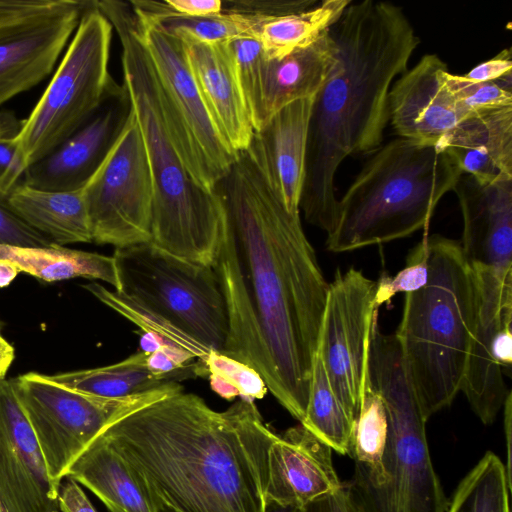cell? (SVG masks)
I'll list each match as a JSON object with an SVG mask.
<instances>
[{"label":"cell","mask_w":512,"mask_h":512,"mask_svg":"<svg viewBox=\"0 0 512 512\" xmlns=\"http://www.w3.org/2000/svg\"><path fill=\"white\" fill-rule=\"evenodd\" d=\"M214 191L224 212L213 264L229 323L222 354L253 368L301 423L329 283L252 144Z\"/></svg>","instance_id":"6da1fadb"},{"label":"cell","mask_w":512,"mask_h":512,"mask_svg":"<svg viewBox=\"0 0 512 512\" xmlns=\"http://www.w3.org/2000/svg\"><path fill=\"white\" fill-rule=\"evenodd\" d=\"M100 436L158 512H266L269 449L278 435L254 401L216 411L183 390L127 414Z\"/></svg>","instance_id":"7a4b0ae2"},{"label":"cell","mask_w":512,"mask_h":512,"mask_svg":"<svg viewBox=\"0 0 512 512\" xmlns=\"http://www.w3.org/2000/svg\"><path fill=\"white\" fill-rule=\"evenodd\" d=\"M328 33L335 63L314 98L299 205L327 234L337 218V170L347 157L382 145L390 88L420 43L403 9L386 1H352Z\"/></svg>","instance_id":"3957f363"},{"label":"cell","mask_w":512,"mask_h":512,"mask_svg":"<svg viewBox=\"0 0 512 512\" xmlns=\"http://www.w3.org/2000/svg\"><path fill=\"white\" fill-rule=\"evenodd\" d=\"M97 6L120 40L123 84L147 154L153 187L150 243L179 258L213 267L224 222L220 199L215 191L194 182L173 146L130 3L101 0Z\"/></svg>","instance_id":"277c9868"},{"label":"cell","mask_w":512,"mask_h":512,"mask_svg":"<svg viewBox=\"0 0 512 512\" xmlns=\"http://www.w3.org/2000/svg\"><path fill=\"white\" fill-rule=\"evenodd\" d=\"M428 281L405 294L394 333L422 412L449 406L461 391L478 293L459 241L428 234Z\"/></svg>","instance_id":"5b68a950"},{"label":"cell","mask_w":512,"mask_h":512,"mask_svg":"<svg viewBox=\"0 0 512 512\" xmlns=\"http://www.w3.org/2000/svg\"><path fill=\"white\" fill-rule=\"evenodd\" d=\"M462 170L434 145L396 138L377 148L338 200L332 252L401 239L424 229Z\"/></svg>","instance_id":"8992f818"},{"label":"cell","mask_w":512,"mask_h":512,"mask_svg":"<svg viewBox=\"0 0 512 512\" xmlns=\"http://www.w3.org/2000/svg\"><path fill=\"white\" fill-rule=\"evenodd\" d=\"M367 380L380 394L388 419L380 486L350 482L366 512H446L448 500L434 470L426 421L395 334H384L378 314L372 324Z\"/></svg>","instance_id":"52a82bcc"},{"label":"cell","mask_w":512,"mask_h":512,"mask_svg":"<svg viewBox=\"0 0 512 512\" xmlns=\"http://www.w3.org/2000/svg\"><path fill=\"white\" fill-rule=\"evenodd\" d=\"M117 292L223 353L229 332L219 278L212 266L169 254L151 243L116 248Z\"/></svg>","instance_id":"ba28073f"},{"label":"cell","mask_w":512,"mask_h":512,"mask_svg":"<svg viewBox=\"0 0 512 512\" xmlns=\"http://www.w3.org/2000/svg\"><path fill=\"white\" fill-rule=\"evenodd\" d=\"M112 30L96 1L85 0L64 57L25 119L18 153L23 172L83 123L115 83L108 70Z\"/></svg>","instance_id":"9c48e42d"},{"label":"cell","mask_w":512,"mask_h":512,"mask_svg":"<svg viewBox=\"0 0 512 512\" xmlns=\"http://www.w3.org/2000/svg\"><path fill=\"white\" fill-rule=\"evenodd\" d=\"M133 10L153 68L159 105L173 146L194 182L213 192L237 153L213 121L189 67L182 41L154 20Z\"/></svg>","instance_id":"30bf717a"},{"label":"cell","mask_w":512,"mask_h":512,"mask_svg":"<svg viewBox=\"0 0 512 512\" xmlns=\"http://www.w3.org/2000/svg\"><path fill=\"white\" fill-rule=\"evenodd\" d=\"M11 383L35 435L48 476L57 486L112 423L183 390L178 382L170 381L152 391L108 399L70 390L35 372L11 379Z\"/></svg>","instance_id":"8fae6325"},{"label":"cell","mask_w":512,"mask_h":512,"mask_svg":"<svg viewBox=\"0 0 512 512\" xmlns=\"http://www.w3.org/2000/svg\"><path fill=\"white\" fill-rule=\"evenodd\" d=\"M83 193L93 242L116 248L150 243L153 187L132 108L113 148Z\"/></svg>","instance_id":"7c38bea8"},{"label":"cell","mask_w":512,"mask_h":512,"mask_svg":"<svg viewBox=\"0 0 512 512\" xmlns=\"http://www.w3.org/2000/svg\"><path fill=\"white\" fill-rule=\"evenodd\" d=\"M376 281L361 270H338L329 283L317 355L332 390L355 422L363 400L374 317Z\"/></svg>","instance_id":"4fadbf2b"},{"label":"cell","mask_w":512,"mask_h":512,"mask_svg":"<svg viewBox=\"0 0 512 512\" xmlns=\"http://www.w3.org/2000/svg\"><path fill=\"white\" fill-rule=\"evenodd\" d=\"M478 307L461 391L482 423H493L510 390L504 370L512 363V276L471 268Z\"/></svg>","instance_id":"5bb4252c"},{"label":"cell","mask_w":512,"mask_h":512,"mask_svg":"<svg viewBox=\"0 0 512 512\" xmlns=\"http://www.w3.org/2000/svg\"><path fill=\"white\" fill-rule=\"evenodd\" d=\"M130 110L125 85L115 82L98 108L51 151L30 164L20 182L44 191L83 190L113 148Z\"/></svg>","instance_id":"9a60e30c"},{"label":"cell","mask_w":512,"mask_h":512,"mask_svg":"<svg viewBox=\"0 0 512 512\" xmlns=\"http://www.w3.org/2000/svg\"><path fill=\"white\" fill-rule=\"evenodd\" d=\"M84 2L60 0L47 11L0 27V107L52 72L78 26Z\"/></svg>","instance_id":"2e32d148"},{"label":"cell","mask_w":512,"mask_h":512,"mask_svg":"<svg viewBox=\"0 0 512 512\" xmlns=\"http://www.w3.org/2000/svg\"><path fill=\"white\" fill-rule=\"evenodd\" d=\"M33 430L11 380L0 381V501L8 512H59Z\"/></svg>","instance_id":"e0dca14e"},{"label":"cell","mask_w":512,"mask_h":512,"mask_svg":"<svg viewBox=\"0 0 512 512\" xmlns=\"http://www.w3.org/2000/svg\"><path fill=\"white\" fill-rule=\"evenodd\" d=\"M453 192L463 220L460 245L469 266L512 274V179L486 183L462 173Z\"/></svg>","instance_id":"ac0fdd59"},{"label":"cell","mask_w":512,"mask_h":512,"mask_svg":"<svg viewBox=\"0 0 512 512\" xmlns=\"http://www.w3.org/2000/svg\"><path fill=\"white\" fill-rule=\"evenodd\" d=\"M447 64L436 54H425L392 84L388 116L400 138L436 145L463 120L444 88Z\"/></svg>","instance_id":"d6986e66"},{"label":"cell","mask_w":512,"mask_h":512,"mask_svg":"<svg viewBox=\"0 0 512 512\" xmlns=\"http://www.w3.org/2000/svg\"><path fill=\"white\" fill-rule=\"evenodd\" d=\"M332 448L302 424L277 436L269 449L267 501L303 508L341 487Z\"/></svg>","instance_id":"ffe728a7"},{"label":"cell","mask_w":512,"mask_h":512,"mask_svg":"<svg viewBox=\"0 0 512 512\" xmlns=\"http://www.w3.org/2000/svg\"><path fill=\"white\" fill-rule=\"evenodd\" d=\"M193 77L220 133L236 153L254 135L228 42L201 43L180 39Z\"/></svg>","instance_id":"44dd1931"},{"label":"cell","mask_w":512,"mask_h":512,"mask_svg":"<svg viewBox=\"0 0 512 512\" xmlns=\"http://www.w3.org/2000/svg\"><path fill=\"white\" fill-rule=\"evenodd\" d=\"M314 98L300 99L283 107L254 132L251 140L273 188L292 213H300Z\"/></svg>","instance_id":"7402d4cb"},{"label":"cell","mask_w":512,"mask_h":512,"mask_svg":"<svg viewBox=\"0 0 512 512\" xmlns=\"http://www.w3.org/2000/svg\"><path fill=\"white\" fill-rule=\"evenodd\" d=\"M435 146L478 181L512 179V107L462 120Z\"/></svg>","instance_id":"603a6c76"},{"label":"cell","mask_w":512,"mask_h":512,"mask_svg":"<svg viewBox=\"0 0 512 512\" xmlns=\"http://www.w3.org/2000/svg\"><path fill=\"white\" fill-rule=\"evenodd\" d=\"M335 63V46L328 30L309 46L262 66L263 126L280 109L315 97L326 84Z\"/></svg>","instance_id":"cb8c5ba5"},{"label":"cell","mask_w":512,"mask_h":512,"mask_svg":"<svg viewBox=\"0 0 512 512\" xmlns=\"http://www.w3.org/2000/svg\"><path fill=\"white\" fill-rule=\"evenodd\" d=\"M12 212L54 244L92 242L83 190L44 191L20 181L7 195Z\"/></svg>","instance_id":"d4e9b609"},{"label":"cell","mask_w":512,"mask_h":512,"mask_svg":"<svg viewBox=\"0 0 512 512\" xmlns=\"http://www.w3.org/2000/svg\"><path fill=\"white\" fill-rule=\"evenodd\" d=\"M67 477L93 492L110 512H158L126 462L99 435Z\"/></svg>","instance_id":"484cf974"},{"label":"cell","mask_w":512,"mask_h":512,"mask_svg":"<svg viewBox=\"0 0 512 512\" xmlns=\"http://www.w3.org/2000/svg\"><path fill=\"white\" fill-rule=\"evenodd\" d=\"M0 259L14 263L20 270L45 282L83 277L106 282L119 289L113 256L75 250L64 246L23 247L0 244Z\"/></svg>","instance_id":"4316f807"},{"label":"cell","mask_w":512,"mask_h":512,"mask_svg":"<svg viewBox=\"0 0 512 512\" xmlns=\"http://www.w3.org/2000/svg\"><path fill=\"white\" fill-rule=\"evenodd\" d=\"M46 377L70 390L108 399L141 394L175 381L152 373L147 366V353L143 351L111 365Z\"/></svg>","instance_id":"83f0119b"},{"label":"cell","mask_w":512,"mask_h":512,"mask_svg":"<svg viewBox=\"0 0 512 512\" xmlns=\"http://www.w3.org/2000/svg\"><path fill=\"white\" fill-rule=\"evenodd\" d=\"M351 0H323L307 10L264 19L255 38L266 59H280L309 46L342 15Z\"/></svg>","instance_id":"f1b7e54d"},{"label":"cell","mask_w":512,"mask_h":512,"mask_svg":"<svg viewBox=\"0 0 512 512\" xmlns=\"http://www.w3.org/2000/svg\"><path fill=\"white\" fill-rule=\"evenodd\" d=\"M131 6L157 22L179 39L201 43L228 42L240 37H254L265 17L233 12H221L207 17H185L171 11L164 1H131Z\"/></svg>","instance_id":"f546056e"},{"label":"cell","mask_w":512,"mask_h":512,"mask_svg":"<svg viewBox=\"0 0 512 512\" xmlns=\"http://www.w3.org/2000/svg\"><path fill=\"white\" fill-rule=\"evenodd\" d=\"M388 419L380 394L366 380L360 411L354 422L349 454L355 461L351 482L380 486L386 481L383 457Z\"/></svg>","instance_id":"4dcf8cb0"},{"label":"cell","mask_w":512,"mask_h":512,"mask_svg":"<svg viewBox=\"0 0 512 512\" xmlns=\"http://www.w3.org/2000/svg\"><path fill=\"white\" fill-rule=\"evenodd\" d=\"M340 454H349L354 422L330 385L320 357L315 356L306 413L300 423Z\"/></svg>","instance_id":"1f68e13d"},{"label":"cell","mask_w":512,"mask_h":512,"mask_svg":"<svg viewBox=\"0 0 512 512\" xmlns=\"http://www.w3.org/2000/svg\"><path fill=\"white\" fill-rule=\"evenodd\" d=\"M510 491L505 465L488 451L461 480L446 512H510Z\"/></svg>","instance_id":"d6a6232c"},{"label":"cell","mask_w":512,"mask_h":512,"mask_svg":"<svg viewBox=\"0 0 512 512\" xmlns=\"http://www.w3.org/2000/svg\"><path fill=\"white\" fill-rule=\"evenodd\" d=\"M82 287L100 302L136 324L144 333L152 334L159 338L164 344L179 348L191 354L202 363L204 368L205 360L212 350L165 318L150 311L125 295L115 290H109L99 283L92 282Z\"/></svg>","instance_id":"836d02e7"},{"label":"cell","mask_w":512,"mask_h":512,"mask_svg":"<svg viewBox=\"0 0 512 512\" xmlns=\"http://www.w3.org/2000/svg\"><path fill=\"white\" fill-rule=\"evenodd\" d=\"M442 82L463 120L512 107V74L496 81L471 82L446 70L442 74Z\"/></svg>","instance_id":"e575fe53"},{"label":"cell","mask_w":512,"mask_h":512,"mask_svg":"<svg viewBox=\"0 0 512 512\" xmlns=\"http://www.w3.org/2000/svg\"><path fill=\"white\" fill-rule=\"evenodd\" d=\"M211 388L221 397L254 401L265 396L268 389L261 376L250 366L212 350L204 363Z\"/></svg>","instance_id":"d590c367"},{"label":"cell","mask_w":512,"mask_h":512,"mask_svg":"<svg viewBox=\"0 0 512 512\" xmlns=\"http://www.w3.org/2000/svg\"><path fill=\"white\" fill-rule=\"evenodd\" d=\"M239 85L254 131L263 127L262 66L265 60L261 43L254 37L229 41Z\"/></svg>","instance_id":"8d00e7d4"},{"label":"cell","mask_w":512,"mask_h":512,"mask_svg":"<svg viewBox=\"0 0 512 512\" xmlns=\"http://www.w3.org/2000/svg\"><path fill=\"white\" fill-rule=\"evenodd\" d=\"M428 233L408 254L406 265L394 276L382 274L376 281L375 304L389 303L398 293H411L424 287L428 281Z\"/></svg>","instance_id":"74e56055"},{"label":"cell","mask_w":512,"mask_h":512,"mask_svg":"<svg viewBox=\"0 0 512 512\" xmlns=\"http://www.w3.org/2000/svg\"><path fill=\"white\" fill-rule=\"evenodd\" d=\"M25 119L12 111H0V192L8 194L20 181L23 170L18 153Z\"/></svg>","instance_id":"f35d334b"},{"label":"cell","mask_w":512,"mask_h":512,"mask_svg":"<svg viewBox=\"0 0 512 512\" xmlns=\"http://www.w3.org/2000/svg\"><path fill=\"white\" fill-rule=\"evenodd\" d=\"M7 195L0 192V244L23 247L57 245L17 217L7 204Z\"/></svg>","instance_id":"ab89813d"},{"label":"cell","mask_w":512,"mask_h":512,"mask_svg":"<svg viewBox=\"0 0 512 512\" xmlns=\"http://www.w3.org/2000/svg\"><path fill=\"white\" fill-rule=\"evenodd\" d=\"M222 12L254 14L265 18L297 13L315 6L317 0H228Z\"/></svg>","instance_id":"60d3db41"},{"label":"cell","mask_w":512,"mask_h":512,"mask_svg":"<svg viewBox=\"0 0 512 512\" xmlns=\"http://www.w3.org/2000/svg\"><path fill=\"white\" fill-rule=\"evenodd\" d=\"M192 359L195 358L184 350L163 345L147 353V366L157 376L174 379V374L181 371Z\"/></svg>","instance_id":"b9f144b4"},{"label":"cell","mask_w":512,"mask_h":512,"mask_svg":"<svg viewBox=\"0 0 512 512\" xmlns=\"http://www.w3.org/2000/svg\"><path fill=\"white\" fill-rule=\"evenodd\" d=\"M302 512H366L347 484L318 498L302 508Z\"/></svg>","instance_id":"7bdbcfd3"},{"label":"cell","mask_w":512,"mask_h":512,"mask_svg":"<svg viewBox=\"0 0 512 512\" xmlns=\"http://www.w3.org/2000/svg\"><path fill=\"white\" fill-rule=\"evenodd\" d=\"M509 74H512V54L511 50L506 48L472 68L463 77L471 82H488L499 80Z\"/></svg>","instance_id":"ee69618b"},{"label":"cell","mask_w":512,"mask_h":512,"mask_svg":"<svg viewBox=\"0 0 512 512\" xmlns=\"http://www.w3.org/2000/svg\"><path fill=\"white\" fill-rule=\"evenodd\" d=\"M60 0H0V27L56 6Z\"/></svg>","instance_id":"f6af8a7d"},{"label":"cell","mask_w":512,"mask_h":512,"mask_svg":"<svg viewBox=\"0 0 512 512\" xmlns=\"http://www.w3.org/2000/svg\"><path fill=\"white\" fill-rule=\"evenodd\" d=\"M58 507L61 512H97L79 483L69 477L60 485Z\"/></svg>","instance_id":"bcb514c9"},{"label":"cell","mask_w":512,"mask_h":512,"mask_svg":"<svg viewBox=\"0 0 512 512\" xmlns=\"http://www.w3.org/2000/svg\"><path fill=\"white\" fill-rule=\"evenodd\" d=\"M164 3L171 11L185 17H207L223 10L222 0H166Z\"/></svg>","instance_id":"7dc6e473"},{"label":"cell","mask_w":512,"mask_h":512,"mask_svg":"<svg viewBox=\"0 0 512 512\" xmlns=\"http://www.w3.org/2000/svg\"><path fill=\"white\" fill-rule=\"evenodd\" d=\"M504 435H505V442H506V464L505 469L507 473V478L509 482L511 483V439H512V396L511 391L507 395L505 402H504Z\"/></svg>","instance_id":"c3c4849f"},{"label":"cell","mask_w":512,"mask_h":512,"mask_svg":"<svg viewBox=\"0 0 512 512\" xmlns=\"http://www.w3.org/2000/svg\"><path fill=\"white\" fill-rule=\"evenodd\" d=\"M15 357L13 346L0 335V381L5 379V375L10 368Z\"/></svg>","instance_id":"681fc988"},{"label":"cell","mask_w":512,"mask_h":512,"mask_svg":"<svg viewBox=\"0 0 512 512\" xmlns=\"http://www.w3.org/2000/svg\"><path fill=\"white\" fill-rule=\"evenodd\" d=\"M19 273L20 270L14 263L0 259V288L8 286Z\"/></svg>","instance_id":"f907efd6"},{"label":"cell","mask_w":512,"mask_h":512,"mask_svg":"<svg viewBox=\"0 0 512 512\" xmlns=\"http://www.w3.org/2000/svg\"><path fill=\"white\" fill-rule=\"evenodd\" d=\"M266 512H302V508L292 505H281L272 501H267Z\"/></svg>","instance_id":"816d5d0a"},{"label":"cell","mask_w":512,"mask_h":512,"mask_svg":"<svg viewBox=\"0 0 512 512\" xmlns=\"http://www.w3.org/2000/svg\"><path fill=\"white\" fill-rule=\"evenodd\" d=\"M0 512H8L4 506L2 505L1 501H0Z\"/></svg>","instance_id":"f5cc1de1"},{"label":"cell","mask_w":512,"mask_h":512,"mask_svg":"<svg viewBox=\"0 0 512 512\" xmlns=\"http://www.w3.org/2000/svg\"><path fill=\"white\" fill-rule=\"evenodd\" d=\"M2 328H3V324H2V322L0 321V335H2V334H1V332H2Z\"/></svg>","instance_id":"db71d44e"}]
</instances>
